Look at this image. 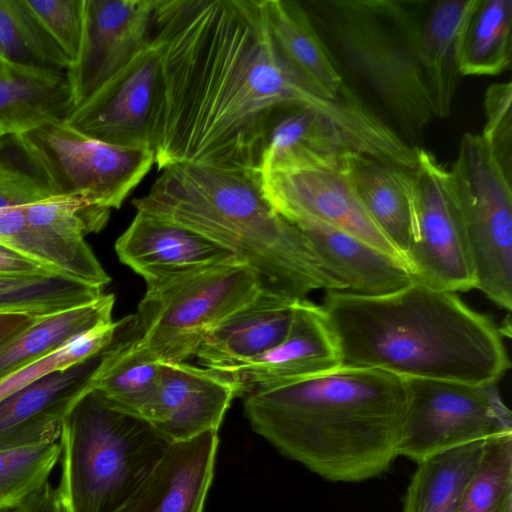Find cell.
<instances>
[{
	"instance_id": "1",
	"label": "cell",
	"mask_w": 512,
	"mask_h": 512,
	"mask_svg": "<svg viewBox=\"0 0 512 512\" xmlns=\"http://www.w3.org/2000/svg\"><path fill=\"white\" fill-rule=\"evenodd\" d=\"M150 42L159 60L152 150L159 169L195 164L259 173L274 118L307 108L349 142L371 116L355 97H321L289 70L264 0H156Z\"/></svg>"
},
{
	"instance_id": "35",
	"label": "cell",
	"mask_w": 512,
	"mask_h": 512,
	"mask_svg": "<svg viewBox=\"0 0 512 512\" xmlns=\"http://www.w3.org/2000/svg\"><path fill=\"white\" fill-rule=\"evenodd\" d=\"M456 512H512V433L486 441Z\"/></svg>"
},
{
	"instance_id": "28",
	"label": "cell",
	"mask_w": 512,
	"mask_h": 512,
	"mask_svg": "<svg viewBox=\"0 0 512 512\" xmlns=\"http://www.w3.org/2000/svg\"><path fill=\"white\" fill-rule=\"evenodd\" d=\"M487 440L452 447L417 462L403 512H456L474 476Z\"/></svg>"
},
{
	"instance_id": "40",
	"label": "cell",
	"mask_w": 512,
	"mask_h": 512,
	"mask_svg": "<svg viewBox=\"0 0 512 512\" xmlns=\"http://www.w3.org/2000/svg\"><path fill=\"white\" fill-rule=\"evenodd\" d=\"M26 3L72 63L81 43L83 0H26Z\"/></svg>"
},
{
	"instance_id": "31",
	"label": "cell",
	"mask_w": 512,
	"mask_h": 512,
	"mask_svg": "<svg viewBox=\"0 0 512 512\" xmlns=\"http://www.w3.org/2000/svg\"><path fill=\"white\" fill-rule=\"evenodd\" d=\"M0 56L23 67L66 73L70 59L26 0H0Z\"/></svg>"
},
{
	"instance_id": "13",
	"label": "cell",
	"mask_w": 512,
	"mask_h": 512,
	"mask_svg": "<svg viewBox=\"0 0 512 512\" xmlns=\"http://www.w3.org/2000/svg\"><path fill=\"white\" fill-rule=\"evenodd\" d=\"M158 90L159 60L149 41L126 66L74 108L65 122L105 143L152 150Z\"/></svg>"
},
{
	"instance_id": "38",
	"label": "cell",
	"mask_w": 512,
	"mask_h": 512,
	"mask_svg": "<svg viewBox=\"0 0 512 512\" xmlns=\"http://www.w3.org/2000/svg\"><path fill=\"white\" fill-rule=\"evenodd\" d=\"M119 321H111L83 334L61 349L0 380V401L54 371L64 369L109 346L116 338Z\"/></svg>"
},
{
	"instance_id": "11",
	"label": "cell",
	"mask_w": 512,
	"mask_h": 512,
	"mask_svg": "<svg viewBox=\"0 0 512 512\" xmlns=\"http://www.w3.org/2000/svg\"><path fill=\"white\" fill-rule=\"evenodd\" d=\"M22 137L59 195L81 196L109 211L121 207L155 163L152 150L105 143L65 121L46 123Z\"/></svg>"
},
{
	"instance_id": "12",
	"label": "cell",
	"mask_w": 512,
	"mask_h": 512,
	"mask_svg": "<svg viewBox=\"0 0 512 512\" xmlns=\"http://www.w3.org/2000/svg\"><path fill=\"white\" fill-rule=\"evenodd\" d=\"M413 179L414 223L407 263L414 278L454 293L476 289L475 268L449 170L419 148Z\"/></svg>"
},
{
	"instance_id": "23",
	"label": "cell",
	"mask_w": 512,
	"mask_h": 512,
	"mask_svg": "<svg viewBox=\"0 0 512 512\" xmlns=\"http://www.w3.org/2000/svg\"><path fill=\"white\" fill-rule=\"evenodd\" d=\"M347 284V291L362 296L395 292L414 280L408 265L367 242L315 221L296 225Z\"/></svg>"
},
{
	"instance_id": "18",
	"label": "cell",
	"mask_w": 512,
	"mask_h": 512,
	"mask_svg": "<svg viewBox=\"0 0 512 512\" xmlns=\"http://www.w3.org/2000/svg\"><path fill=\"white\" fill-rule=\"evenodd\" d=\"M218 445V431L172 443L117 512H204Z\"/></svg>"
},
{
	"instance_id": "24",
	"label": "cell",
	"mask_w": 512,
	"mask_h": 512,
	"mask_svg": "<svg viewBox=\"0 0 512 512\" xmlns=\"http://www.w3.org/2000/svg\"><path fill=\"white\" fill-rule=\"evenodd\" d=\"M477 0H437L427 8L420 33L419 63L434 117L447 118L458 86L460 48Z\"/></svg>"
},
{
	"instance_id": "37",
	"label": "cell",
	"mask_w": 512,
	"mask_h": 512,
	"mask_svg": "<svg viewBox=\"0 0 512 512\" xmlns=\"http://www.w3.org/2000/svg\"><path fill=\"white\" fill-rule=\"evenodd\" d=\"M30 226L66 240H84L100 231L110 211L91 204L81 196L58 195L24 206Z\"/></svg>"
},
{
	"instance_id": "33",
	"label": "cell",
	"mask_w": 512,
	"mask_h": 512,
	"mask_svg": "<svg viewBox=\"0 0 512 512\" xmlns=\"http://www.w3.org/2000/svg\"><path fill=\"white\" fill-rule=\"evenodd\" d=\"M49 174L18 133L0 136V208L24 207L58 196Z\"/></svg>"
},
{
	"instance_id": "5",
	"label": "cell",
	"mask_w": 512,
	"mask_h": 512,
	"mask_svg": "<svg viewBox=\"0 0 512 512\" xmlns=\"http://www.w3.org/2000/svg\"><path fill=\"white\" fill-rule=\"evenodd\" d=\"M427 1L317 0L302 3L344 69L385 111L410 145L434 117L419 63Z\"/></svg>"
},
{
	"instance_id": "30",
	"label": "cell",
	"mask_w": 512,
	"mask_h": 512,
	"mask_svg": "<svg viewBox=\"0 0 512 512\" xmlns=\"http://www.w3.org/2000/svg\"><path fill=\"white\" fill-rule=\"evenodd\" d=\"M512 0H477L461 39V76H495L511 62Z\"/></svg>"
},
{
	"instance_id": "8",
	"label": "cell",
	"mask_w": 512,
	"mask_h": 512,
	"mask_svg": "<svg viewBox=\"0 0 512 512\" xmlns=\"http://www.w3.org/2000/svg\"><path fill=\"white\" fill-rule=\"evenodd\" d=\"M475 268L476 289L512 308V189L480 134L465 133L449 169Z\"/></svg>"
},
{
	"instance_id": "42",
	"label": "cell",
	"mask_w": 512,
	"mask_h": 512,
	"mask_svg": "<svg viewBox=\"0 0 512 512\" xmlns=\"http://www.w3.org/2000/svg\"><path fill=\"white\" fill-rule=\"evenodd\" d=\"M13 512H63L56 489L49 481Z\"/></svg>"
},
{
	"instance_id": "7",
	"label": "cell",
	"mask_w": 512,
	"mask_h": 512,
	"mask_svg": "<svg viewBox=\"0 0 512 512\" xmlns=\"http://www.w3.org/2000/svg\"><path fill=\"white\" fill-rule=\"evenodd\" d=\"M264 286L258 274L236 258L146 281L133 315L136 346L160 363L186 362L196 357L210 329Z\"/></svg>"
},
{
	"instance_id": "32",
	"label": "cell",
	"mask_w": 512,
	"mask_h": 512,
	"mask_svg": "<svg viewBox=\"0 0 512 512\" xmlns=\"http://www.w3.org/2000/svg\"><path fill=\"white\" fill-rule=\"evenodd\" d=\"M103 289L62 273L0 278V313L46 316L88 304Z\"/></svg>"
},
{
	"instance_id": "4",
	"label": "cell",
	"mask_w": 512,
	"mask_h": 512,
	"mask_svg": "<svg viewBox=\"0 0 512 512\" xmlns=\"http://www.w3.org/2000/svg\"><path fill=\"white\" fill-rule=\"evenodd\" d=\"M132 204L189 229L247 264L263 284L292 299L347 284L311 239L265 198L259 173L195 164L164 169Z\"/></svg>"
},
{
	"instance_id": "17",
	"label": "cell",
	"mask_w": 512,
	"mask_h": 512,
	"mask_svg": "<svg viewBox=\"0 0 512 512\" xmlns=\"http://www.w3.org/2000/svg\"><path fill=\"white\" fill-rule=\"evenodd\" d=\"M235 397V385L219 372L161 362L158 395L147 421L171 443L189 440L219 431Z\"/></svg>"
},
{
	"instance_id": "45",
	"label": "cell",
	"mask_w": 512,
	"mask_h": 512,
	"mask_svg": "<svg viewBox=\"0 0 512 512\" xmlns=\"http://www.w3.org/2000/svg\"><path fill=\"white\" fill-rule=\"evenodd\" d=\"M0 512H13V511H0Z\"/></svg>"
},
{
	"instance_id": "20",
	"label": "cell",
	"mask_w": 512,
	"mask_h": 512,
	"mask_svg": "<svg viewBox=\"0 0 512 512\" xmlns=\"http://www.w3.org/2000/svg\"><path fill=\"white\" fill-rule=\"evenodd\" d=\"M296 301L264 286L255 298L208 331L196 355L199 363L222 370L271 350L285 338Z\"/></svg>"
},
{
	"instance_id": "41",
	"label": "cell",
	"mask_w": 512,
	"mask_h": 512,
	"mask_svg": "<svg viewBox=\"0 0 512 512\" xmlns=\"http://www.w3.org/2000/svg\"><path fill=\"white\" fill-rule=\"evenodd\" d=\"M60 273L11 247L0 244V278L32 277Z\"/></svg>"
},
{
	"instance_id": "34",
	"label": "cell",
	"mask_w": 512,
	"mask_h": 512,
	"mask_svg": "<svg viewBox=\"0 0 512 512\" xmlns=\"http://www.w3.org/2000/svg\"><path fill=\"white\" fill-rule=\"evenodd\" d=\"M291 150L310 151L319 155H339L352 151L334 125L307 108H287L274 118L261 165L265 160Z\"/></svg>"
},
{
	"instance_id": "21",
	"label": "cell",
	"mask_w": 512,
	"mask_h": 512,
	"mask_svg": "<svg viewBox=\"0 0 512 512\" xmlns=\"http://www.w3.org/2000/svg\"><path fill=\"white\" fill-rule=\"evenodd\" d=\"M264 3L275 47L294 76L327 99H340L353 93L302 2L264 0Z\"/></svg>"
},
{
	"instance_id": "14",
	"label": "cell",
	"mask_w": 512,
	"mask_h": 512,
	"mask_svg": "<svg viewBox=\"0 0 512 512\" xmlns=\"http://www.w3.org/2000/svg\"><path fill=\"white\" fill-rule=\"evenodd\" d=\"M156 0H83L82 36L66 71L74 108L150 41Z\"/></svg>"
},
{
	"instance_id": "19",
	"label": "cell",
	"mask_w": 512,
	"mask_h": 512,
	"mask_svg": "<svg viewBox=\"0 0 512 512\" xmlns=\"http://www.w3.org/2000/svg\"><path fill=\"white\" fill-rule=\"evenodd\" d=\"M115 252L145 282L235 258L199 234L142 211L116 240Z\"/></svg>"
},
{
	"instance_id": "22",
	"label": "cell",
	"mask_w": 512,
	"mask_h": 512,
	"mask_svg": "<svg viewBox=\"0 0 512 512\" xmlns=\"http://www.w3.org/2000/svg\"><path fill=\"white\" fill-rule=\"evenodd\" d=\"M341 161L366 210L407 263L414 223L413 172L353 151L343 153Z\"/></svg>"
},
{
	"instance_id": "44",
	"label": "cell",
	"mask_w": 512,
	"mask_h": 512,
	"mask_svg": "<svg viewBox=\"0 0 512 512\" xmlns=\"http://www.w3.org/2000/svg\"><path fill=\"white\" fill-rule=\"evenodd\" d=\"M5 133L3 130L0 129V136Z\"/></svg>"
},
{
	"instance_id": "27",
	"label": "cell",
	"mask_w": 512,
	"mask_h": 512,
	"mask_svg": "<svg viewBox=\"0 0 512 512\" xmlns=\"http://www.w3.org/2000/svg\"><path fill=\"white\" fill-rule=\"evenodd\" d=\"M113 294L46 315L0 344V380L61 349L75 338L112 321Z\"/></svg>"
},
{
	"instance_id": "36",
	"label": "cell",
	"mask_w": 512,
	"mask_h": 512,
	"mask_svg": "<svg viewBox=\"0 0 512 512\" xmlns=\"http://www.w3.org/2000/svg\"><path fill=\"white\" fill-rule=\"evenodd\" d=\"M60 453L57 442L0 451V511L17 510L40 490Z\"/></svg>"
},
{
	"instance_id": "3",
	"label": "cell",
	"mask_w": 512,
	"mask_h": 512,
	"mask_svg": "<svg viewBox=\"0 0 512 512\" xmlns=\"http://www.w3.org/2000/svg\"><path fill=\"white\" fill-rule=\"evenodd\" d=\"M408 390L379 369L333 371L252 392L244 412L281 454L332 482H361L398 457Z\"/></svg>"
},
{
	"instance_id": "26",
	"label": "cell",
	"mask_w": 512,
	"mask_h": 512,
	"mask_svg": "<svg viewBox=\"0 0 512 512\" xmlns=\"http://www.w3.org/2000/svg\"><path fill=\"white\" fill-rule=\"evenodd\" d=\"M120 321L116 338L105 351L95 389L114 407L147 420L158 395L160 362L138 350L133 315Z\"/></svg>"
},
{
	"instance_id": "39",
	"label": "cell",
	"mask_w": 512,
	"mask_h": 512,
	"mask_svg": "<svg viewBox=\"0 0 512 512\" xmlns=\"http://www.w3.org/2000/svg\"><path fill=\"white\" fill-rule=\"evenodd\" d=\"M512 85L494 83L484 97L485 125L481 137L506 176H512Z\"/></svg>"
},
{
	"instance_id": "15",
	"label": "cell",
	"mask_w": 512,
	"mask_h": 512,
	"mask_svg": "<svg viewBox=\"0 0 512 512\" xmlns=\"http://www.w3.org/2000/svg\"><path fill=\"white\" fill-rule=\"evenodd\" d=\"M339 367L338 346L322 306L304 298L294 303L290 328L277 346L234 367L214 371L235 385L237 396L245 397Z\"/></svg>"
},
{
	"instance_id": "10",
	"label": "cell",
	"mask_w": 512,
	"mask_h": 512,
	"mask_svg": "<svg viewBox=\"0 0 512 512\" xmlns=\"http://www.w3.org/2000/svg\"><path fill=\"white\" fill-rule=\"evenodd\" d=\"M408 399L398 456L415 463L466 443L512 433L498 383L406 378Z\"/></svg>"
},
{
	"instance_id": "9",
	"label": "cell",
	"mask_w": 512,
	"mask_h": 512,
	"mask_svg": "<svg viewBox=\"0 0 512 512\" xmlns=\"http://www.w3.org/2000/svg\"><path fill=\"white\" fill-rule=\"evenodd\" d=\"M342 154L292 150L265 160L259 170L265 198L294 226L324 223L406 263L363 205L343 169Z\"/></svg>"
},
{
	"instance_id": "29",
	"label": "cell",
	"mask_w": 512,
	"mask_h": 512,
	"mask_svg": "<svg viewBox=\"0 0 512 512\" xmlns=\"http://www.w3.org/2000/svg\"><path fill=\"white\" fill-rule=\"evenodd\" d=\"M0 244L58 272L104 288L110 277L84 240H66L29 225L24 207L0 208Z\"/></svg>"
},
{
	"instance_id": "16",
	"label": "cell",
	"mask_w": 512,
	"mask_h": 512,
	"mask_svg": "<svg viewBox=\"0 0 512 512\" xmlns=\"http://www.w3.org/2000/svg\"><path fill=\"white\" fill-rule=\"evenodd\" d=\"M107 347L2 399L0 451L56 443L68 412L95 389Z\"/></svg>"
},
{
	"instance_id": "25",
	"label": "cell",
	"mask_w": 512,
	"mask_h": 512,
	"mask_svg": "<svg viewBox=\"0 0 512 512\" xmlns=\"http://www.w3.org/2000/svg\"><path fill=\"white\" fill-rule=\"evenodd\" d=\"M73 109L66 73L23 67L0 56V129L5 133L65 121Z\"/></svg>"
},
{
	"instance_id": "2",
	"label": "cell",
	"mask_w": 512,
	"mask_h": 512,
	"mask_svg": "<svg viewBox=\"0 0 512 512\" xmlns=\"http://www.w3.org/2000/svg\"><path fill=\"white\" fill-rule=\"evenodd\" d=\"M341 367L402 378L498 383L510 368L501 331L457 293L414 278L381 296L327 291L321 304Z\"/></svg>"
},
{
	"instance_id": "6",
	"label": "cell",
	"mask_w": 512,
	"mask_h": 512,
	"mask_svg": "<svg viewBox=\"0 0 512 512\" xmlns=\"http://www.w3.org/2000/svg\"><path fill=\"white\" fill-rule=\"evenodd\" d=\"M63 512H117L172 444L146 419L93 389L66 415L59 438Z\"/></svg>"
},
{
	"instance_id": "43",
	"label": "cell",
	"mask_w": 512,
	"mask_h": 512,
	"mask_svg": "<svg viewBox=\"0 0 512 512\" xmlns=\"http://www.w3.org/2000/svg\"><path fill=\"white\" fill-rule=\"evenodd\" d=\"M41 316L25 313H0V344L32 325Z\"/></svg>"
}]
</instances>
